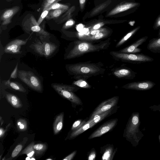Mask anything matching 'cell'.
<instances>
[{
    "label": "cell",
    "mask_w": 160,
    "mask_h": 160,
    "mask_svg": "<svg viewBox=\"0 0 160 160\" xmlns=\"http://www.w3.org/2000/svg\"><path fill=\"white\" fill-rule=\"evenodd\" d=\"M68 69L77 79H87L103 73L104 68L95 64L79 63L68 65Z\"/></svg>",
    "instance_id": "cell-1"
},
{
    "label": "cell",
    "mask_w": 160,
    "mask_h": 160,
    "mask_svg": "<svg viewBox=\"0 0 160 160\" xmlns=\"http://www.w3.org/2000/svg\"><path fill=\"white\" fill-rule=\"evenodd\" d=\"M74 46L67 55L66 58L71 59L80 57L85 54L106 49L110 44L109 40L96 44L86 41H77L74 42Z\"/></svg>",
    "instance_id": "cell-2"
},
{
    "label": "cell",
    "mask_w": 160,
    "mask_h": 160,
    "mask_svg": "<svg viewBox=\"0 0 160 160\" xmlns=\"http://www.w3.org/2000/svg\"><path fill=\"white\" fill-rule=\"evenodd\" d=\"M53 88L61 96L71 102L75 105H82L80 98L74 92L79 88L74 86L57 83L51 84Z\"/></svg>",
    "instance_id": "cell-3"
},
{
    "label": "cell",
    "mask_w": 160,
    "mask_h": 160,
    "mask_svg": "<svg viewBox=\"0 0 160 160\" xmlns=\"http://www.w3.org/2000/svg\"><path fill=\"white\" fill-rule=\"evenodd\" d=\"M110 54L116 60L135 64L152 62L153 58L143 54L125 53L118 51H111Z\"/></svg>",
    "instance_id": "cell-4"
},
{
    "label": "cell",
    "mask_w": 160,
    "mask_h": 160,
    "mask_svg": "<svg viewBox=\"0 0 160 160\" xmlns=\"http://www.w3.org/2000/svg\"><path fill=\"white\" fill-rule=\"evenodd\" d=\"M18 77L30 88L38 92L42 91V86L39 78L31 71L18 70Z\"/></svg>",
    "instance_id": "cell-5"
},
{
    "label": "cell",
    "mask_w": 160,
    "mask_h": 160,
    "mask_svg": "<svg viewBox=\"0 0 160 160\" xmlns=\"http://www.w3.org/2000/svg\"><path fill=\"white\" fill-rule=\"evenodd\" d=\"M118 100V96H114L102 102L94 110L89 120L93 119L95 117L116 106Z\"/></svg>",
    "instance_id": "cell-6"
},
{
    "label": "cell",
    "mask_w": 160,
    "mask_h": 160,
    "mask_svg": "<svg viewBox=\"0 0 160 160\" xmlns=\"http://www.w3.org/2000/svg\"><path fill=\"white\" fill-rule=\"evenodd\" d=\"M35 51L40 55L48 58L51 56L57 48V46L51 42H38L33 45Z\"/></svg>",
    "instance_id": "cell-7"
},
{
    "label": "cell",
    "mask_w": 160,
    "mask_h": 160,
    "mask_svg": "<svg viewBox=\"0 0 160 160\" xmlns=\"http://www.w3.org/2000/svg\"><path fill=\"white\" fill-rule=\"evenodd\" d=\"M118 121V119L117 118L113 119L107 121L93 132L88 137V139H90L100 137L111 131L116 125Z\"/></svg>",
    "instance_id": "cell-8"
},
{
    "label": "cell",
    "mask_w": 160,
    "mask_h": 160,
    "mask_svg": "<svg viewBox=\"0 0 160 160\" xmlns=\"http://www.w3.org/2000/svg\"><path fill=\"white\" fill-rule=\"evenodd\" d=\"M154 82L149 80L134 82L127 83L122 87L127 89L146 90L151 89L155 85Z\"/></svg>",
    "instance_id": "cell-9"
},
{
    "label": "cell",
    "mask_w": 160,
    "mask_h": 160,
    "mask_svg": "<svg viewBox=\"0 0 160 160\" xmlns=\"http://www.w3.org/2000/svg\"><path fill=\"white\" fill-rule=\"evenodd\" d=\"M117 150L112 144H107L101 147L100 153L102 154V160H112Z\"/></svg>",
    "instance_id": "cell-10"
},
{
    "label": "cell",
    "mask_w": 160,
    "mask_h": 160,
    "mask_svg": "<svg viewBox=\"0 0 160 160\" xmlns=\"http://www.w3.org/2000/svg\"><path fill=\"white\" fill-rule=\"evenodd\" d=\"M148 38V36L142 37L130 45L120 50L118 52L125 53H135L140 52L142 49L138 47L145 42Z\"/></svg>",
    "instance_id": "cell-11"
},
{
    "label": "cell",
    "mask_w": 160,
    "mask_h": 160,
    "mask_svg": "<svg viewBox=\"0 0 160 160\" xmlns=\"http://www.w3.org/2000/svg\"><path fill=\"white\" fill-rule=\"evenodd\" d=\"M113 74L118 78L132 79L136 77L137 73L130 68H126L116 70Z\"/></svg>",
    "instance_id": "cell-12"
},
{
    "label": "cell",
    "mask_w": 160,
    "mask_h": 160,
    "mask_svg": "<svg viewBox=\"0 0 160 160\" xmlns=\"http://www.w3.org/2000/svg\"><path fill=\"white\" fill-rule=\"evenodd\" d=\"M138 4L137 3L130 2L120 5L111 11L108 14L107 16H109L113 15L125 11L136 6L138 5Z\"/></svg>",
    "instance_id": "cell-13"
},
{
    "label": "cell",
    "mask_w": 160,
    "mask_h": 160,
    "mask_svg": "<svg viewBox=\"0 0 160 160\" xmlns=\"http://www.w3.org/2000/svg\"><path fill=\"white\" fill-rule=\"evenodd\" d=\"M93 121V119L88 120L83 126L77 130L72 131L69 138L71 139L75 138L88 129L93 127L94 126L92 124Z\"/></svg>",
    "instance_id": "cell-14"
},
{
    "label": "cell",
    "mask_w": 160,
    "mask_h": 160,
    "mask_svg": "<svg viewBox=\"0 0 160 160\" xmlns=\"http://www.w3.org/2000/svg\"><path fill=\"white\" fill-rule=\"evenodd\" d=\"M147 48L152 52L160 53V38H153L150 40Z\"/></svg>",
    "instance_id": "cell-15"
},
{
    "label": "cell",
    "mask_w": 160,
    "mask_h": 160,
    "mask_svg": "<svg viewBox=\"0 0 160 160\" xmlns=\"http://www.w3.org/2000/svg\"><path fill=\"white\" fill-rule=\"evenodd\" d=\"M108 30L93 35H84L79 38L80 39L86 41H92L102 39L107 37L109 34Z\"/></svg>",
    "instance_id": "cell-16"
},
{
    "label": "cell",
    "mask_w": 160,
    "mask_h": 160,
    "mask_svg": "<svg viewBox=\"0 0 160 160\" xmlns=\"http://www.w3.org/2000/svg\"><path fill=\"white\" fill-rule=\"evenodd\" d=\"M64 114L62 112L56 117L53 123V128L55 135L58 134L62 130L63 127Z\"/></svg>",
    "instance_id": "cell-17"
},
{
    "label": "cell",
    "mask_w": 160,
    "mask_h": 160,
    "mask_svg": "<svg viewBox=\"0 0 160 160\" xmlns=\"http://www.w3.org/2000/svg\"><path fill=\"white\" fill-rule=\"evenodd\" d=\"M117 107L116 106L101 114L93 118V121L92 122V124L94 126L98 122L102 121L106 118L116 112L117 110Z\"/></svg>",
    "instance_id": "cell-18"
},
{
    "label": "cell",
    "mask_w": 160,
    "mask_h": 160,
    "mask_svg": "<svg viewBox=\"0 0 160 160\" xmlns=\"http://www.w3.org/2000/svg\"><path fill=\"white\" fill-rule=\"evenodd\" d=\"M6 98L7 101L14 108H18L22 107V104L21 100L16 95L8 93L6 95Z\"/></svg>",
    "instance_id": "cell-19"
},
{
    "label": "cell",
    "mask_w": 160,
    "mask_h": 160,
    "mask_svg": "<svg viewBox=\"0 0 160 160\" xmlns=\"http://www.w3.org/2000/svg\"><path fill=\"white\" fill-rule=\"evenodd\" d=\"M21 46L16 43L10 42L5 47L4 52L12 54H18L20 53Z\"/></svg>",
    "instance_id": "cell-20"
},
{
    "label": "cell",
    "mask_w": 160,
    "mask_h": 160,
    "mask_svg": "<svg viewBox=\"0 0 160 160\" xmlns=\"http://www.w3.org/2000/svg\"><path fill=\"white\" fill-rule=\"evenodd\" d=\"M19 10V8L15 7L13 8L8 9L5 11L1 16V19L3 21V24H6L9 22L8 21L10 18Z\"/></svg>",
    "instance_id": "cell-21"
},
{
    "label": "cell",
    "mask_w": 160,
    "mask_h": 160,
    "mask_svg": "<svg viewBox=\"0 0 160 160\" xmlns=\"http://www.w3.org/2000/svg\"><path fill=\"white\" fill-rule=\"evenodd\" d=\"M4 84L15 90L23 92H26V89L21 84L17 82L11 81L10 79L4 82Z\"/></svg>",
    "instance_id": "cell-22"
},
{
    "label": "cell",
    "mask_w": 160,
    "mask_h": 160,
    "mask_svg": "<svg viewBox=\"0 0 160 160\" xmlns=\"http://www.w3.org/2000/svg\"><path fill=\"white\" fill-rule=\"evenodd\" d=\"M67 10L64 9H58L50 10L46 18L47 19H50L58 18Z\"/></svg>",
    "instance_id": "cell-23"
},
{
    "label": "cell",
    "mask_w": 160,
    "mask_h": 160,
    "mask_svg": "<svg viewBox=\"0 0 160 160\" xmlns=\"http://www.w3.org/2000/svg\"><path fill=\"white\" fill-rule=\"evenodd\" d=\"M140 28V27H138L128 33L117 43L116 47H118L122 45L134 35L139 29Z\"/></svg>",
    "instance_id": "cell-24"
},
{
    "label": "cell",
    "mask_w": 160,
    "mask_h": 160,
    "mask_svg": "<svg viewBox=\"0 0 160 160\" xmlns=\"http://www.w3.org/2000/svg\"><path fill=\"white\" fill-rule=\"evenodd\" d=\"M33 148L35 156H39L42 155L46 151L47 146L45 143H38L34 144Z\"/></svg>",
    "instance_id": "cell-25"
},
{
    "label": "cell",
    "mask_w": 160,
    "mask_h": 160,
    "mask_svg": "<svg viewBox=\"0 0 160 160\" xmlns=\"http://www.w3.org/2000/svg\"><path fill=\"white\" fill-rule=\"evenodd\" d=\"M35 144L34 142L29 144L21 153V154H25L27 156L31 158L35 154V150L33 146Z\"/></svg>",
    "instance_id": "cell-26"
},
{
    "label": "cell",
    "mask_w": 160,
    "mask_h": 160,
    "mask_svg": "<svg viewBox=\"0 0 160 160\" xmlns=\"http://www.w3.org/2000/svg\"><path fill=\"white\" fill-rule=\"evenodd\" d=\"M17 130L19 131H25L28 128L27 122L24 119L20 118L17 120L16 123Z\"/></svg>",
    "instance_id": "cell-27"
},
{
    "label": "cell",
    "mask_w": 160,
    "mask_h": 160,
    "mask_svg": "<svg viewBox=\"0 0 160 160\" xmlns=\"http://www.w3.org/2000/svg\"><path fill=\"white\" fill-rule=\"evenodd\" d=\"M68 7L67 5L56 2L51 5L44 10H47L50 11L52 10L58 9H68Z\"/></svg>",
    "instance_id": "cell-28"
},
{
    "label": "cell",
    "mask_w": 160,
    "mask_h": 160,
    "mask_svg": "<svg viewBox=\"0 0 160 160\" xmlns=\"http://www.w3.org/2000/svg\"><path fill=\"white\" fill-rule=\"evenodd\" d=\"M73 84L79 87L88 88L91 87V86L84 79H80L73 82Z\"/></svg>",
    "instance_id": "cell-29"
},
{
    "label": "cell",
    "mask_w": 160,
    "mask_h": 160,
    "mask_svg": "<svg viewBox=\"0 0 160 160\" xmlns=\"http://www.w3.org/2000/svg\"><path fill=\"white\" fill-rule=\"evenodd\" d=\"M34 25L30 29L32 31L37 32L38 34L44 36H47L49 35L48 32L44 31L38 24H34Z\"/></svg>",
    "instance_id": "cell-30"
},
{
    "label": "cell",
    "mask_w": 160,
    "mask_h": 160,
    "mask_svg": "<svg viewBox=\"0 0 160 160\" xmlns=\"http://www.w3.org/2000/svg\"><path fill=\"white\" fill-rule=\"evenodd\" d=\"M87 122L86 120L81 119L76 121L73 124L71 127V130L72 131L78 129L84 125Z\"/></svg>",
    "instance_id": "cell-31"
},
{
    "label": "cell",
    "mask_w": 160,
    "mask_h": 160,
    "mask_svg": "<svg viewBox=\"0 0 160 160\" xmlns=\"http://www.w3.org/2000/svg\"><path fill=\"white\" fill-rule=\"evenodd\" d=\"M22 148V144H19L17 145L12 152V157L15 158L16 157L20 152Z\"/></svg>",
    "instance_id": "cell-32"
},
{
    "label": "cell",
    "mask_w": 160,
    "mask_h": 160,
    "mask_svg": "<svg viewBox=\"0 0 160 160\" xmlns=\"http://www.w3.org/2000/svg\"><path fill=\"white\" fill-rule=\"evenodd\" d=\"M88 152V160H95L97 154L96 151L94 148H93Z\"/></svg>",
    "instance_id": "cell-33"
},
{
    "label": "cell",
    "mask_w": 160,
    "mask_h": 160,
    "mask_svg": "<svg viewBox=\"0 0 160 160\" xmlns=\"http://www.w3.org/2000/svg\"><path fill=\"white\" fill-rule=\"evenodd\" d=\"M49 12V10H43L42 13L37 22V23L38 25H39L41 23L43 19L46 17Z\"/></svg>",
    "instance_id": "cell-34"
},
{
    "label": "cell",
    "mask_w": 160,
    "mask_h": 160,
    "mask_svg": "<svg viewBox=\"0 0 160 160\" xmlns=\"http://www.w3.org/2000/svg\"><path fill=\"white\" fill-rule=\"evenodd\" d=\"M57 2V0H45L43 6V10L45 9L53 3Z\"/></svg>",
    "instance_id": "cell-35"
},
{
    "label": "cell",
    "mask_w": 160,
    "mask_h": 160,
    "mask_svg": "<svg viewBox=\"0 0 160 160\" xmlns=\"http://www.w3.org/2000/svg\"><path fill=\"white\" fill-rule=\"evenodd\" d=\"M74 23L75 22L72 19L69 20L65 23L62 28L64 29H67L71 27Z\"/></svg>",
    "instance_id": "cell-36"
},
{
    "label": "cell",
    "mask_w": 160,
    "mask_h": 160,
    "mask_svg": "<svg viewBox=\"0 0 160 160\" xmlns=\"http://www.w3.org/2000/svg\"><path fill=\"white\" fill-rule=\"evenodd\" d=\"M108 30L107 28H101L99 29L93 30L90 32L89 34L90 35H95L98 34L101 32L105 31Z\"/></svg>",
    "instance_id": "cell-37"
},
{
    "label": "cell",
    "mask_w": 160,
    "mask_h": 160,
    "mask_svg": "<svg viewBox=\"0 0 160 160\" xmlns=\"http://www.w3.org/2000/svg\"><path fill=\"white\" fill-rule=\"evenodd\" d=\"M27 41L26 40H23L20 39H16L14 40L11 42L18 44L20 46L24 45L26 43Z\"/></svg>",
    "instance_id": "cell-38"
},
{
    "label": "cell",
    "mask_w": 160,
    "mask_h": 160,
    "mask_svg": "<svg viewBox=\"0 0 160 160\" xmlns=\"http://www.w3.org/2000/svg\"><path fill=\"white\" fill-rule=\"evenodd\" d=\"M18 63H17L15 68L11 73L10 77V78L15 79L17 78V74L18 72Z\"/></svg>",
    "instance_id": "cell-39"
},
{
    "label": "cell",
    "mask_w": 160,
    "mask_h": 160,
    "mask_svg": "<svg viewBox=\"0 0 160 160\" xmlns=\"http://www.w3.org/2000/svg\"><path fill=\"white\" fill-rule=\"evenodd\" d=\"M77 151L75 150L72 152L71 153L65 157L63 160H72L77 154Z\"/></svg>",
    "instance_id": "cell-40"
},
{
    "label": "cell",
    "mask_w": 160,
    "mask_h": 160,
    "mask_svg": "<svg viewBox=\"0 0 160 160\" xmlns=\"http://www.w3.org/2000/svg\"><path fill=\"white\" fill-rule=\"evenodd\" d=\"M104 24L103 22H100L97 23L93 26L91 28V30L98 29L101 28L104 25Z\"/></svg>",
    "instance_id": "cell-41"
},
{
    "label": "cell",
    "mask_w": 160,
    "mask_h": 160,
    "mask_svg": "<svg viewBox=\"0 0 160 160\" xmlns=\"http://www.w3.org/2000/svg\"><path fill=\"white\" fill-rule=\"evenodd\" d=\"M160 27V16L158 18L156 21L153 28L154 29H157Z\"/></svg>",
    "instance_id": "cell-42"
},
{
    "label": "cell",
    "mask_w": 160,
    "mask_h": 160,
    "mask_svg": "<svg viewBox=\"0 0 160 160\" xmlns=\"http://www.w3.org/2000/svg\"><path fill=\"white\" fill-rule=\"evenodd\" d=\"M131 121L133 124L134 125H136L138 123V117L136 116H133L132 118Z\"/></svg>",
    "instance_id": "cell-43"
},
{
    "label": "cell",
    "mask_w": 160,
    "mask_h": 160,
    "mask_svg": "<svg viewBox=\"0 0 160 160\" xmlns=\"http://www.w3.org/2000/svg\"><path fill=\"white\" fill-rule=\"evenodd\" d=\"M86 0H79L80 7L81 10H82L84 8Z\"/></svg>",
    "instance_id": "cell-44"
},
{
    "label": "cell",
    "mask_w": 160,
    "mask_h": 160,
    "mask_svg": "<svg viewBox=\"0 0 160 160\" xmlns=\"http://www.w3.org/2000/svg\"><path fill=\"white\" fill-rule=\"evenodd\" d=\"M6 130H4L2 128H0V137L1 138L4 136Z\"/></svg>",
    "instance_id": "cell-45"
},
{
    "label": "cell",
    "mask_w": 160,
    "mask_h": 160,
    "mask_svg": "<svg viewBox=\"0 0 160 160\" xmlns=\"http://www.w3.org/2000/svg\"><path fill=\"white\" fill-rule=\"evenodd\" d=\"M0 121L1 122V126L3 123V120H2L1 116H0Z\"/></svg>",
    "instance_id": "cell-46"
},
{
    "label": "cell",
    "mask_w": 160,
    "mask_h": 160,
    "mask_svg": "<svg viewBox=\"0 0 160 160\" xmlns=\"http://www.w3.org/2000/svg\"><path fill=\"white\" fill-rule=\"evenodd\" d=\"M30 158V157H27L26 158V160H30V158Z\"/></svg>",
    "instance_id": "cell-47"
},
{
    "label": "cell",
    "mask_w": 160,
    "mask_h": 160,
    "mask_svg": "<svg viewBox=\"0 0 160 160\" xmlns=\"http://www.w3.org/2000/svg\"><path fill=\"white\" fill-rule=\"evenodd\" d=\"M32 158L30 159V160H35V159L33 158Z\"/></svg>",
    "instance_id": "cell-48"
},
{
    "label": "cell",
    "mask_w": 160,
    "mask_h": 160,
    "mask_svg": "<svg viewBox=\"0 0 160 160\" xmlns=\"http://www.w3.org/2000/svg\"><path fill=\"white\" fill-rule=\"evenodd\" d=\"M46 160H52V159H51V158H49V159H47Z\"/></svg>",
    "instance_id": "cell-49"
},
{
    "label": "cell",
    "mask_w": 160,
    "mask_h": 160,
    "mask_svg": "<svg viewBox=\"0 0 160 160\" xmlns=\"http://www.w3.org/2000/svg\"><path fill=\"white\" fill-rule=\"evenodd\" d=\"M61 0H57V1H60Z\"/></svg>",
    "instance_id": "cell-50"
},
{
    "label": "cell",
    "mask_w": 160,
    "mask_h": 160,
    "mask_svg": "<svg viewBox=\"0 0 160 160\" xmlns=\"http://www.w3.org/2000/svg\"></svg>",
    "instance_id": "cell-51"
}]
</instances>
